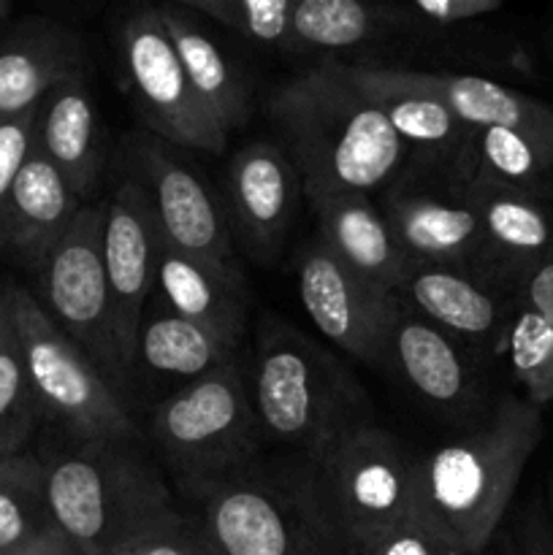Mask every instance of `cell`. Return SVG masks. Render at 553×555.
<instances>
[{
	"instance_id": "6da1fadb",
	"label": "cell",
	"mask_w": 553,
	"mask_h": 555,
	"mask_svg": "<svg viewBox=\"0 0 553 555\" xmlns=\"http://www.w3.org/2000/svg\"><path fill=\"white\" fill-rule=\"evenodd\" d=\"M266 112L309 201L320 195L372 198L410 160L394 125L342 60H323L276 85Z\"/></svg>"
},
{
	"instance_id": "7a4b0ae2",
	"label": "cell",
	"mask_w": 553,
	"mask_h": 555,
	"mask_svg": "<svg viewBox=\"0 0 553 555\" xmlns=\"http://www.w3.org/2000/svg\"><path fill=\"white\" fill-rule=\"evenodd\" d=\"M542 434L540 406L502 393L475 426L461 428L459 437L417 461V504L459 540L466 555H483Z\"/></svg>"
},
{
	"instance_id": "3957f363",
	"label": "cell",
	"mask_w": 553,
	"mask_h": 555,
	"mask_svg": "<svg viewBox=\"0 0 553 555\" xmlns=\"http://www.w3.org/2000/svg\"><path fill=\"white\" fill-rule=\"evenodd\" d=\"M249 396L260 434L304 453L374 423L356 374L339 356L285 320H266L249 366Z\"/></svg>"
},
{
	"instance_id": "277c9868",
	"label": "cell",
	"mask_w": 553,
	"mask_h": 555,
	"mask_svg": "<svg viewBox=\"0 0 553 555\" xmlns=\"http://www.w3.org/2000/svg\"><path fill=\"white\" fill-rule=\"evenodd\" d=\"M215 555H356L325 515L307 461L247 464L190 488Z\"/></svg>"
},
{
	"instance_id": "5b68a950",
	"label": "cell",
	"mask_w": 553,
	"mask_h": 555,
	"mask_svg": "<svg viewBox=\"0 0 553 555\" xmlns=\"http://www.w3.org/2000/svg\"><path fill=\"white\" fill-rule=\"evenodd\" d=\"M54 526L85 555H108L173 513L171 493L130 442L92 439L43 464Z\"/></svg>"
},
{
	"instance_id": "8992f818",
	"label": "cell",
	"mask_w": 553,
	"mask_h": 555,
	"mask_svg": "<svg viewBox=\"0 0 553 555\" xmlns=\"http://www.w3.org/2000/svg\"><path fill=\"white\" fill-rule=\"evenodd\" d=\"M258 434L247 372L239 361L184 383L152 412V439L190 488L253 464Z\"/></svg>"
},
{
	"instance_id": "52a82bcc",
	"label": "cell",
	"mask_w": 553,
	"mask_h": 555,
	"mask_svg": "<svg viewBox=\"0 0 553 555\" xmlns=\"http://www.w3.org/2000/svg\"><path fill=\"white\" fill-rule=\"evenodd\" d=\"M314 493L352 553L415 509L417 461L385 428H352L304 453Z\"/></svg>"
},
{
	"instance_id": "ba28073f",
	"label": "cell",
	"mask_w": 553,
	"mask_h": 555,
	"mask_svg": "<svg viewBox=\"0 0 553 555\" xmlns=\"http://www.w3.org/2000/svg\"><path fill=\"white\" fill-rule=\"evenodd\" d=\"M0 291L9 304L25 356L27 377L43 417H52L79 442H92V439L130 442L136 437L133 417L114 393V385L98 372L95 363L49 318L33 293L11 282L0 285Z\"/></svg>"
},
{
	"instance_id": "9c48e42d",
	"label": "cell",
	"mask_w": 553,
	"mask_h": 555,
	"mask_svg": "<svg viewBox=\"0 0 553 555\" xmlns=\"http://www.w3.org/2000/svg\"><path fill=\"white\" fill-rule=\"evenodd\" d=\"M475 177L410 157L380 193V211L410 266H448L483 280Z\"/></svg>"
},
{
	"instance_id": "30bf717a",
	"label": "cell",
	"mask_w": 553,
	"mask_h": 555,
	"mask_svg": "<svg viewBox=\"0 0 553 555\" xmlns=\"http://www.w3.org/2000/svg\"><path fill=\"white\" fill-rule=\"evenodd\" d=\"M101 236L103 209L85 204L38 271L41 307L108 383H123L128 369L117 345Z\"/></svg>"
},
{
	"instance_id": "8fae6325",
	"label": "cell",
	"mask_w": 553,
	"mask_h": 555,
	"mask_svg": "<svg viewBox=\"0 0 553 555\" xmlns=\"http://www.w3.org/2000/svg\"><path fill=\"white\" fill-rule=\"evenodd\" d=\"M119 57L130 95L152 135L182 150L211 155L226 150L228 133L195 95L157 5L139 9L119 25Z\"/></svg>"
},
{
	"instance_id": "7c38bea8",
	"label": "cell",
	"mask_w": 553,
	"mask_h": 555,
	"mask_svg": "<svg viewBox=\"0 0 553 555\" xmlns=\"http://www.w3.org/2000/svg\"><path fill=\"white\" fill-rule=\"evenodd\" d=\"M380 369H390L423 404L461 428L475 426L497 401L488 396L472 347L401 301L385 328Z\"/></svg>"
},
{
	"instance_id": "4fadbf2b",
	"label": "cell",
	"mask_w": 553,
	"mask_h": 555,
	"mask_svg": "<svg viewBox=\"0 0 553 555\" xmlns=\"http://www.w3.org/2000/svg\"><path fill=\"white\" fill-rule=\"evenodd\" d=\"M125 160L128 177L144 190L155 211L163 242L215 263L236 266L220 204L193 168L173 155L171 144L141 130L125 141Z\"/></svg>"
},
{
	"instance_id": "5bb4252c",
	"label": "cell",
	"mask_w": 553,
	"mask_h": 555,
	"mask_svg": "<svg viewBox=\"0 0 553 555\" xmlns=\"http://www.w3.org/2000/svg\"><path fill=\"white\" fill-rule=\"evenodd\" d=\"M298 298L314 328L356 361L380 366L385 328L396 309V293L347 269L318 236L301 249L296 269Z\"/></svg>"
},
{
	"instance_id": "9a60e30c",
	"label": "cell",
	"mask_w": 553,
	"mask_h": 555,
	"mask_svg": "<svg viewBox=\"0 0 553 555\" xmlns=\"http://www.w3.org/2000/svg\"><path fill=\"white\" fill-rule=\"evenodd\" d=\"M101 209L103 266H106L108 293L114 304L117 345L130 374L136 363V336H139L141 318L155 293L163 233L144 190L130 177H125L112 190Z\"/></svg>"
},
{
	"instance_id": "2e32d148",
	"label": "cell",
	"mask_w": 553,
	"mask_h": 555,
	"mask_svg": "<svg viewBox=\"0 0 553 555\" xmlns=\"http://www.w3.org/2000/svg\"><path fill=\"white\" fill-rule=\"evenodd\" d=\"M350 68L363 92L394 125L410 157L475 177L477 130L461 122L442 101L412 87L396 65L350 63Z\"/></svg>"
},
{
	"instance_id": "e0dca14e",
	"label": "cell",
	"mask_w": 553,
	"mask_h": 555,
	"mask_svg": "<svg viewBox=\"0 0 553 555\" xmlns=\"http://www.w3.org/2000/svg\"><path fill=\"white\" fill-rule=\"evenodd\" d=\"M396 298L461 345H477V352H502L518 309L513 293L448 266H410Z\"/></svg>"
},
{
	"instance_id": "ac0fdd59",
	"label": "cell",
	"mask_w": 553,
	"mask_h": 555,
	"mask_svg": "<svg viewBox=\"0 0 553 555\" xmlns=\"http://www.w3.org/2000/svg\"><path fill=\"white\" fill-rule=\"evenodd\" d=\"M301 193V177L282 146L255 141L236 152L226 171V201L249 255L280 253Z\"/></svg>"
},
{
	"instance_id": "d6986e66",
	"label": "cell",
	"mask_w": 553,
	"mask_h": 555,
	"mask_svg": "<svg viewBox=\"0 0 553 555\" xmlns=\"http://www.w3.org/2000/svg\"><path fill=\"white\" fill-rule=\"evenodd\" d=\"M483 233V280L518 298L535 266L553 258V204L475 177Z\"/></svg>"
},
{
	"instance_id": "ffe728a7",
	"label": "cell",
	"mask_w": 553,
	"mask_h": 555,
	"mask_svg": "<svg viewBox=\"0 0 553 555\" xmlns=\"http://www.w3.org/2000/svg\"><path fill=\"white\" fill-rule=\"evenodd\" d=\"M81 206L63 173L33 144L0 215V255L38 274Z\"/></svg>"
},
{
	"instance_id": "44dd1931",
	"label": "cell",
	"mask_w": 553,
	"mask_h": 555,
	"mask_svg": "<svg viewBox=\"0 0 553 555\" xmlns=\"http://www.w3.org/2000/svg\"><path fill=\"white\" fill-rule=\"evenodd\" d=\"M85 70L81 38L52 20H25L0 41V122L38 112L52 87Z\"/></svg>"
},
{
	"instance_id": "7402d4cb",
	"label": "cell",
	"mask_w": 553,
	"mask_h": 555,
	"mask_svg": "<svg viewBox=\"0 0 553 555\" xmlns=\"http://www.w3.org/2000/svg\"><path fill=\"white\" fill-rule=\"evenodd\" d=\"M36 150L63 173L76 198L87 204L103 173L101 122L85 70L49 90L36 112Z\"/></svg>"
},
{
	"instance_id": "603a6c76",
	"label": "cell",
	"mask_w": 553,
	"mask_h": 555,
	"mask_svg": "<svg viewBox=\"0 0 553 555\" xmlns=\"http://www.w3.org/2000/svg\"><path fill=\"white\" fill-rule=\"evenodd\" d=\"M152 296L179 318L242 341L247 301L236 266L215 263L163 242Z\"/></svg>"
},
{
	"instance_id": "cb8c5ba5",
	"label": "cell",
	"mask_w": 553,
	"mask_h": 555,
	"mask_svg": "<svg viewBox=\"0 0 553 555\" xmlns=\"http://www.w3.org/2000/svg\"><path fill=\"white\" fill-rule=\"evenodd\" d=\"M318 217V238L347 266L377 285L396 293L410 271L383 211L366 195H320L309 201Z\"/></svg>"
},
{
	"instance_id": "d4e9b609",
	"label": "cell",
	"mask_w": 553,
	"mask_h": 555,
	"mask_svg": "<svg viewBox=\"0 0 553 555\" xmlns=\"http://www.w3.org/2000/svg\"><path fill=\"white\" fill-rule=\"evenodd\" d=\"M157 14L206 112L226 133L242 128L249 114V90L236 65L206 33V22L182 3L157 5Z\"/></svg>"
},
{
	"instance_id": "484cf974",
	"label": "cell",
	"mask_w": 553,
	"mask_h": 555,
	"mask_svg": "<svg viewBox=\"0 0 553 555\" xmlns=\"http://www.w3.org/2000/svg\"><path fill=\"white\" fill-rule=\"evenodd\" d=\"M399 68V65H396ZM399 74L417 90L442 101L472 130L513 128L553 139V106L502 85L472 74H437V70L399 68Z\"/></svg>"
},
{
	"instance_id": "4316f807",
	"label": "cell",
	"mask_w": 553,
	"mask_h": 555,
	"mask_svg": "<svg viewBox=\"0 0 553 555\" xmlns=\"http://www.w3.org/2000/svg\"><path fill=\"white\" fill-rule=\"evenodd\" d=\"M152 298L141 318L139 336H136V363L160 377H182L193 383L236 361L239 341L226 339L193 320L179 318L160 301L152 304Z\"/></svg>"
},
{
	"instance_id": "83f0119b",
	"label": "cell",
	"mask_w": 553,
	"mask_h": 555,
	"mask_svg": "<svg viewBox=\"0 0 553 555\" xmlns=\"http://www.w3.org/2000/svg\"><path fill=\"white\" fill-rule=\"evenodd\" d=\"M390 30L388 5L363 0H296L287 49L336 54L363 47Z\"/></svg>"
},
{
	"instance_id": "f1b7e54d",
	"label": "cell",
	"mask_w": 553,
	"mask_h": 555,
	"mask_svg": "<svg viewBox=\"0 0 553 555\" xmlns=\"http://www.w3.org/2000/svg\"><path fill=\"white\" fill-rule=\"evenodd\" d=\"M475 177L553 204V139L513 128L480 130Z\"/></svg>"
},
{
	"instance_id": "f546056e",
	"label": "cell",
	"mask_w": 553,
	"mask_h": 555,
	"mask_svg": "<svg viewBox=\"0 0 553 555\" xmlns=\"http://www.w3.org/2000/svg\"><path fill=\"white\" fill-rule=\"evenodd\" d=\"M43 417L27 377L20 336L0 291V455L25 453L27 439Z\"/></svg>"
},
{
	"instance_id": "4dcf8cb0",
	"label": "cell",
	"mask_w": 553,
	"mask_h": 555,
	"mask_svg": "<svg viewBox=\"0 0 553 555\" xmlns=\"http://www.w3.org/2000/svg\"><path fill=\"white\" fill-rule=\"evenodd\" d=\"M502 352L526 399L540 410L553 404V331L524 304H518L510 320Z\"/></svg>"
},
{
	"instance_id": "1f68e13d",
	"label": "cell",
	"mask_w": 553,
	"mask_h": 555,
	"mask_svg": "<svg viewBox=\"0 0 553 555\" xmlns=\"http://www.w3.org/2000/svg\"><path fill=\"white\" fill-rule=\"evenodd\" d=\"M60 531L43 491V461L30 472L0 482V555L36 545Z\"/></svg>"
},
{
	"instance_id": "d6a6232c",
	"label": "cell",
	"mask_w": 553,
	"mask_h": 555,
	"mask_svg": "<svg viewBox=\"0 0 553 555\" xmlns=\"http://www.w3.org/2000/svg\"><path fill=\"white\" fill-rule=\"evenodd\" d=\"M182 5L260 47H287L296 0H182Z\"/></svg>"
},
{
	"instance_id": "836d02e7",
	"label": "cell",
	"mask_w": 553,
	"mask_h": 555,
	"mask_svg": "<svg viewBox=\"0 0 553 555\" xmlns=\"http://www.w3.org/2000/svg\"><path fill=\"white\" fill-rule=\"evenodd\" d=\"M499 0H421L410 5H388L390 30L415 33V36H450L470 30L488 16L499 14Z\"/></svg>"
},
{
	"instance_id": "e575fe53",
	"label": "cell",
	"mask_w": 553,
	"mask_h": 555,
	"mask_svg": "<svg viewBox=\"0 0 553 555\" xmlns=\"http://www.w3.org/2000/svg\"><path fill=\"white\" fill-rule=\"evenodd\" d=\"M358 555H466V551L417 504L415 496V509L366 542Z\"/></svg>"
},
{
	"instance_id": "d590c367",
	"label": "cell",
	"mask_w": 553,
	"mask_h": 555,
	"mask_svg": "<svg viewBox=\"0 0 553 555\" xmlns=\"http://www.w3.org/2000/svg\"><path fill=\"white\" fill-rule=\"evenodd\" d=\"M108 555H215L211 553L209 542L201 534L198 520L184 518L182 513L173 509L163 520H157L150 529L139 531L114 547Z\"/></svg>"
},
{
	"instance_id": "8d00e7d4",
	"label": "cell",
	"mask_w": 553,
	"mask_h": 555,
	"mask_svg": "<svg viewBox=\"0 0 553 555\" xmlns=\"http://www.w3.org/2000/svg\"><path fill=\"white\" fill-rule=\"evenodd\" d=\"M36 141V112L0 122V215Z\"/></svg>"
},
{
	"instance_id": "74e56055",
	"label": "cell",
	"mask_w": 553,
	"mask_h": 555,
	"mask_svg": "<svg viewBox=\"0 0 553 555\" xmlns=\"http://www.w3.org/2000/svg\"><path fill=\"white\" fill-rule=\"evenodd\" d=\"M518 304L531 309L553 331V258L542 260L520 280Z\"/></svg>"
},
{
	"instance_id": "f35d334b",
	"label": "cell",
	"mask_w": 553,
	"mask_h": 555,
	"mask_svg": "<svg viewBox=\"0 0 553 555\" xmlns=\"http://www.w3.org/2000/svg\"><path fill=\"white\" fill-rule=\"evenodd\" d=\"M510 555H553V526L540 507L529 509Z\"/></svg>"
},
{
	"instance_id": "ab89813d",
	"label": "cell",
	"mask_w": 553,
	"mask_h": 555,
	"mask_svg": "<svg viewBox=\"0 0 553 555\" xmlns=\"http://www.w3.org/2000/svg\"><path fill=\"white\" fill-rule=\"evenodd\" d=\"M5 555H85V553H81L79 547L63 534V531H54V534L43 537V540L36 542V545H27L22 547V551L5 553Z\"/></svg>"
},
{
	"instance_id": "60d3db41",
	"label": "cell",
	"mask_w": 553,
	"mask_h": 555,
	"mask_svg": "<svg viewBox=\"0 0 553 555\" xmlns=\"http://www.w3.org/2000/svg\"><path fill=\"white\" fill-rule=\"evenodd\" d=\"M41 464V459L30 453H20V455H0V482L11 480V477H20L25 472H30L33 466Z\"/></svg>"
},
{
	"instance_id": "b9f144b4",
	"label": "cell",
	"mask_w": 553,
	"mask_h": 555,
	"mask_svg": "<svg viewBox=\"0 0 553 555\" xmlns=\"http://www.w3.org/2000/svg\"><path fill=\"white\" fill-rule=\"evenodd\" d=\"M548 52H551V60H553V16H551V25H548Z\"/></svg>"
},
{
	"instance_id": "7bdbcfd3",
	"label": "cell",
	"mask_w": 553,
	"mask_h": 555,
	"mask_svg": "<svg viewBox=\"0 0 553 555\" xmlns=\"http://www.w3.org/2000/svg\"><path fill=\"white\" fill-rule=\"evenodd\" d=\"M548 509H551L548 518H551V526H553V480H551V488H548Z\"/></svg>"
},
{
	"instance_id": "ee69618b",
	"label": "cell",
	"mask_w": 553,
	"mask_h": 555,
	"mask_svg": "<svg viewBox=\"0 0 553 555\" xmlns=\"http://www.w3.org/2000/svg\"><path fill=\"white\" fill-rule=\"evenodd\" d=\"M9 11H11V5L5 3V0H0V22H3L5 16H9Z\"/></svg>"
}]
</instances>
